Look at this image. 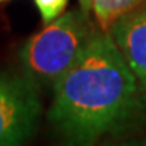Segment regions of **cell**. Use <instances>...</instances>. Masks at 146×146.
Listing matches in <instances>:
<instances>
[{
  "instance_id": "cell-1",
  "label": "cell",
  "mask_w": 146,
  "mask_h": 146,
  "mask_svg": "<svg viewBox=\"0 0 146 146\" xmlns=\"http://www.w3.org/2000/svg\"><path fill=\"white\" fill-rule=\"evenodd\" d=\"M46 118L60 146H97L145 122L146 91L109 31L96 30L54 85Z\"/></svg>"
},
{
  "instance_id": "cell-2",
  "label": "cell",
  "mask_w": 146,
  "mask_h": 146,
  "mask_svg": "<svg viewBox=\"0 0 146 146\" xmlns=\"http://www.w3.org/2000/svg\"><path fill=\"white\" fill-rule=\"evenodd\" d=\"M94 31L82 8L60 15L23 45V73L39 88H54L81 57Z\"/></svg>"
},
{
  "instance_id": "cell-3",
  "label": "cell",
  "mask_w": 146,
  "mask_h": 146,
  "mask_svg": "<svg viewBox=\"0 0 146 146\" xmlns=\"http://www.w3.org/2000/svg\"><path fill=\"white\" fill-rule=\"evenodd\" d=\"M40 118V88L24 73H0V146L27 143Z\"/></svg>"
},
{
  "instance_id": "cell-4",
  "label": "cell",
  "mask_w": 146,
  "mask_h": 146,
  "mask_svg": "<svg viewBox=\"0 0 146 146\" xmlns=\"http://www.w3.org/2000/svg\"><path fill=\"white\" fill-rule=\"evenodd\" d=\"M109 33L139 84L146 91V2L119 18Z\"/></svg>"
},
{
  "instance_id": "cell-5",
  "label": "cell",
  "mask_w": 146,
  "mask_h": 146,
  "mask_svg": "<svg viewBox=\"0 0 146 146\" xmlns=\"http://www.w3.org/2000/svg\"><path fill=\"white\" fill-rule=\"evenodd\" d=\"M146 0H90L98 29L109 31L119 18L127 15Z\"/></svg>"
},
{
  "instance_id": "cell-6",
  "label": "cell",
  "mask_w": 146,
  "mask_h": 146,
  "mask_svg": "<svg viewBox=\"0 0 146 146\" xmlns=\"http://www.w3.org/2000/svg\"><path fill=\"white\" fill-rule=\"evenodd\" d=\"M67 3L69 0H35V5L45 24H49L63 15Z\"/></svg>"
},
{
  "instance_id": "cell-7",
  "label": "cell",
  "mask_w": 146,
  "mask_h": 146,
  "mask_svg": "<svg viewBox=\"0 0 146 146\" xmlns=\"http://www.w3.org/2000/svg\"><path fill=\"white\" fill-rule=\"evenodd\" d=\"M97 146H146V137H115Z\"/></svg>"
},
{
  "instance_id": "cell-8",
  "label": "cell",
  "mask_w": 146,
  "mask_h": 146,
  "mask_svg": "<svg viewBox=\"0 0 146 146\" xmlns=\"http://www.w3.org/2000/svg\"><path fill=\"white\" fill-rule=\"evenodd\" d=\"M79 3H81V8H82L85 12H90V11H91V3H90V0H79Z\"/></svg>"
},
{
  "instance_id": "cell-9",
  "label": "cell",
  "mask_w": 146,
  "mask_h": 146,
  "mask_svg": "<svg viewBox=\"0 0 146 146\" xmlns=\"http://www.w3.org/2000/svg\"><path fill=\"white\" fill-rule=\"evenodd\" d=\"M0 2H6V0H0Z\"/></svg>"
}]
</instances>
